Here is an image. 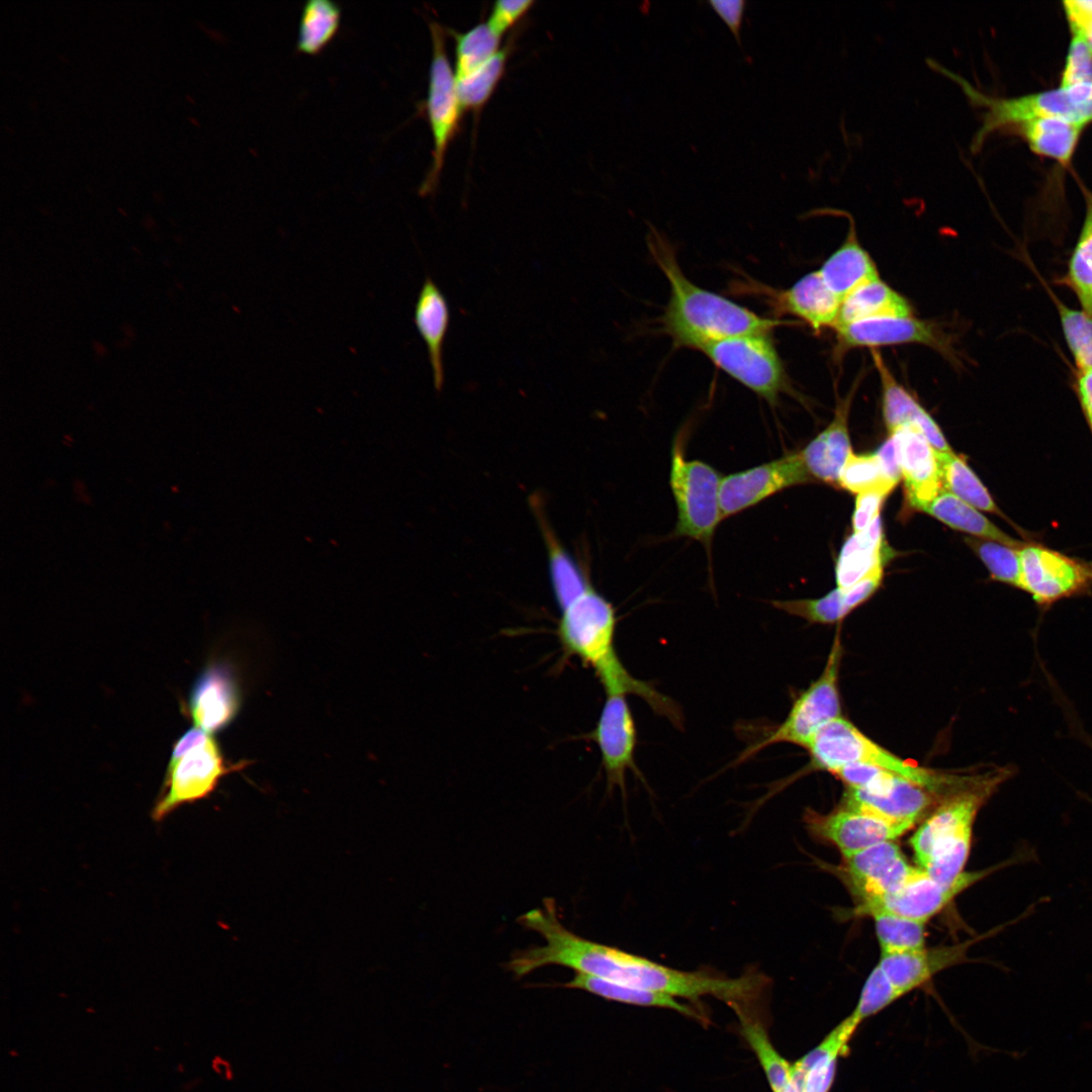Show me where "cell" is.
Masks as SVG:
<instances>
[{
    "mask_svg": "<svg viewBox=\"0 0 1092 1092\" xmlns=\"http://www.w3.org/2000/svg\"><path fill=\"white\" fill-rule=\"evenodd\" d=\"M519 922L538 932L545 944L521 950L511 959L509 970L518 978L539 968L556 965L673 997L698 1001L712 996L728 1003L735 1011H745L744 1008L756 1001L767 985V979L756 972L725 978L704 971H680L585 939L561 924L552 899L544 900L542 908L522 915Z\"/></svg>",
    "mask_w": 1092,
    "mask_h": 1092,
    "instance_id": "6da1fadb",
    "label": "cell"
},
{
    "mask_svg": "<svg viewBox=\"0 0 1092 1092\" xmlns=\"http://www.w3.org/2000/svg\"><path fill=\"white\" fill-rule=\"evenodd\" d=\"M648 246L670 287L662 322L665 332L676 345L701 350L708 344L730 337L770 334L776 327L784 324L760 316L693 283L686 277L669 245L657 231L652 230Z\"/></svg>",
    "mask_w": 1092,
    "mask_h": 1092,
    "instance_id": "7a4b0ae2",
    "label": "cell"
},
{
    "mask_svg": "<svg viewBox=\"0 0 1092 1092\" xmlns=\"http://www.w3.org/2000/svg\"><path fill=\"white\" fill-rule=\"evenodd\" d=\"M617 617L614 606L592 585L561 611L556 634L564 657L590 666L606 695L640 697L656 713H664L670 698L649 682L634 677L615 648Z\"/></svg>",
    "mask_w": 1092,
    "mask_h": 1092,
    "instance_id": "3957f363",
    "label": "cell"
},
{
    "mask_svg": "<svg viewBox=\"0 0 1092 1092\" xmlns=\"http://www.w3.org/2000/svg\"><path fill=\"white\" fill-rule=\"evenodd\" d=\"M1013 772L1012 767L989 768L943 798L910 838L918 868L939 884H953L964 873L977 814Z\"/></svg>",
    "mask_w": 1092,
    "mask_h": 1092,
    "instance_id": "277c9868",
    "label": "cell"
},
{
    "mask_svg": "<svg viewBox=\"0 0 1092 1092\" xmlns=\"http://www.w3.org/2000/svg\"><path fill=\"white\" fill-rule=\"evenodd\" d=\"M816 769L834 771L848 763H867L894 772L943 799L963 789L973 776L942 775L904 760L877 744L840 717L824 726L806 748Z\"/></svg>",
    "mask_w": 1092,
    "mask_h": 1092,
    "instance_id": "5b68a950",
    "label": "cell"
},
{
    "mask_svg": "<svg viewBox=\"0 0 1092 1092\" xmlns=\"http://www.w3.org/2000/svg\"><path fill=\"white\" fill-rule=\"evenodd\" d=\"M721 479L720 473L710 464L688 460L680 439L674 441L669 485L677 516L672 537L696 540L710 550L716 528L722 521Z\"/></svg>",
    "mask_w": 1092,
    "mask_h": 1092,
    "instance_id": "8992f818",
    "label": "cell"
},
{
    "mask_svg": "<svg viewBox=\"0 0 1092 1092\" xmlns=\"http://www.w3.org/2000/svg\"><path fill=\"white\" fill-rule=\"evenodd\" d=\"M841 654L838 632L821 675L795 699L785 720L762 740L742 751L735 763L743 762L763 748L778 743L807 748L824 726L842 717L838 691Z\"/></svg>",
    "mask_w": 1092,
    "mask_h": 1092,
    "instance_id": "52a82bcc",
    "label": "cell"
},
{
    "mask_svg": "<svg viewBox=\"0 0 1092 1092\" xmlns=\"http://www.w3.org/2000/svg\"><path fill=\"white\" fill-rule=\"evenodd\" d=\"M432 60L429 70L427 116L433 138L432 163L420 187L422 195L436 188L448 147L459 127L461 103L445 40V29L431 21Z\"/></svg>",
    "mask_w": 1092,
    "mask_h": 1092,
    "instance_id": "ba28073f",
    "label": "cell"
},
{
    "mask_svg": "<svg viewBox=\"0 0 1092 1092\" xmlns=\"http://www.w3.org/2000/svg\"><path fill=\"white\" fill-rule=\"evenodd\" d=\"M701 351L770 404L788 388L785 368L769 334L730 337L708 344Z\"/></svg>",
    "mask_w": 1092,
    "mask_h": 1092,
    "instance_id": "9c48e42d",
    "label": "cell"
},
{
    "mask_svg": "<svg viewBox=\"0 0 1092 1092\" xmlns=\"http://www.w3.org/2000/svg\"><path fill=\"white\" fill-rule=\"evenodd\" d=\"M1019 588L1042 608L1086 595L1092 589V561L1025 542L1020 548Z\"/></svg>",
    "mask_w": 1092,
    "mask_h": 1092,
    "instance_id": "30bf717a",
    "label": "cell"
},
{
    "mask_svg": "<svg viewBox=\"0 0 1092 1092\" xmlns=\"http://www.w3.org/2000/svg\"><path fill=\"white\" fill-rule=\"evenodd\" d=\"M836 343L834 357L841 359L855 348L876 349L883 346L920 344L932 348L947 361L957 363L951 339L940 325L915 316L883 317L856 322L834 328Z\"/></svg>",
    "mask_w": 1092,
    "mask_h": 1092,
    "instance_id": "8fae6325",
    "label": "cell"
},
{
    "mask_svg": "<svg viewBox=\"0 0 1092 1092\" xmlns=\"http://www.w3.org/2000/svg\"><path fill=\"white\" fill-rule=\"evenodd\" d=\"M218 746L208 733L176 760H169L152 818L162 821L179 807L208 796L224 774Z\"/></svg>",
    "mask_w": 1092,
    "mask_h": 1092,
    "instance_id": "7c38bea8",
    "label": "cell"
},
{
    "mask_svg": "<svg viewBox=\"0 0 1092 1092\" xmlns=\"http://www.w3.org/2000/svg\"><path fill=\"white\" fill-rule=\"evenodd\" d=\"M813 481L799 453L723 476L720 484L722 520L792 486Z\"/></svg>",
    "mask_w": 1092,
    "mask_h": 1092,
    "instance_id": "4fadbf2b",
    "label": "cell"
},
{
    "mask_svg": "<svg viewBox=\"0 0 1092 1092\" xmlns=\"http://www.w3.org/2000/svg\"><path fill=\"white\" fill-rule=\"evenodd\" d=\"M988 875V871L964 872L951 885L934 881L916 868L905 884L887 896L858 903L856 913L868 915L884 911L926 923L956 896Z\"/></svg>",
    "mask_w": 1092,
    "mask_h": 1092,
    "instance_id": "5bb4252c",
    "label": "cell"
},
{
    "mask_svg": "<svg viewBox=\"0 0 1092 1092\" xmlns=\"http://www.w3.org/2000/svg\"><path fill=\"white\" fill-rule=\"evenodd\" d=\"M587 737L599 747L609 790L618 787L624 792L627 770L639 774L634 758L637 731L626 696H607L597 725Z\"/></svg>",
    "mask_w": 1092,
    "mask_h": 1092,
    "instance_id": "9a60e30c",
    "label": "cell"
},
{
    "mask_svg": "<svg viewBox=\"0 0 1092 1092\" xmlns=\"http://www.w3.org/2000/svg\"><path fill=\"white\" fill-rule=\"evenodd\" d=\"M805 817L809 831L834 844L843 857L879 843L894 841L911 828L844 807L826 815L808 810Z\"/></svg>",
    "mask_w": 1092,
    "mask_h": 1092,
    "instance_id": "2e32d148",
    "label": "cell"
},
{
    "mask_svg": "<svg viewBox=\"0 0 1092 1092\" xmlns=\"http://www.w3.org/2000/svg\"><path fill=\"white\" fill-rule=\"evenodd\" d=\"M937 798L923 787L893 774L874 790L847 788L841 807L912 827Z\"/></svg>",
    "mask_w": 1092,
    "mask_h": 1092,
    "instance_id": "e0dca14e",
    "label": "cell"
},
{
    "mask_svg": "<svg viewBox=\"0 0 1092 1092\" xmlns=\"http://www.w3.org/2000/svg\"><path fill=\"white\" fill-rule=\"evenodd\" d=\"M846 881L859 902L899 890L915 871L893 841L844 857Z\"/></svg>",
    "mask_w": 1092,
    "mask_h": 1092,
    "instance_id": "ac0fdd59",
    "label": "cell"
},
{
    "mask_svg": "<svg viewBox=\"0 0 1092 1092\" xmlns=\"http://www.w3.org/2000/svg\"><path fill=\"white\" fill-rule=\"evenodd\" d=\"M890 435L897 444L907 500L913 509L924 512L944 489L937 451L914 426L901 427Z\"/></svg>",
    "mask_w": 1092,
    "mask_h": 1092,
    "instance_id": "d6986e66",
    "label": "cell"
},
{
    "mask_svg": "<svg viewBox=\"0 0 1092 1092\" xmlns=\"http://www.w3.org/2000/svg\"><path fill=\"white\" fill-rule=\"evenodd\" d=\"M882 392V416L889 434L911 425L925 436L937 452H951L939 426L889 369L878 349L871 350Z\"/></svg>",
    "mask_w": 1092,
    "mask_h": 1092,
    "instance_id": "ffe728a7",
    "label": "cell"
},
{
    "mask_svg": "<svg viewBox=\"0 0 1092 1092\" xmlns=\"http://www.w3.org/2000/svg\"><path fill=\"white\" fill-rule=\"evenodd\" d=\"M856 384L839 399L830 424L800 452L812 478L838 484L841 470L851 452L848 417Z\"/></svg>",
    "mask_w": 1092,
    "mask_h": 1092,
    "instance_id": "44dd1931",
    "label": "cell"
},
{
    "mask_svg": "<svg viewBox=\"0 0 1092 1092\" xmlns=\"http://www.w3.org/2000/svg\"><path fill=\"white\" fill-rule=\"evenodd\" d=\"M238 693L235 680L221 665L208 666L194 682L188 702L195 727L206 733L223 728L235 716Z\"/></svg>",
    "mask_w": 1092,
    "mask_h": 1092,
    "instance_id": "7402d4cb",
    "label": "cell"
},
{
    "mask_svg": "<svg viewBox=\"0 0 1092 1092\" xmlns=\"http://www.w3.org/2000/svg\"><path fill=\"white\" fill-rule=\"evenodd\" d=\"M861 1022L850 1013L818 1045L792 1063L793 1078L800 1092H829L837 1061Z\"/></svg>",
    "mask_w": 1092,
    "mask_h": 1092,
    "instance_id": "603a6c76",
    "label": "cell"
},
{
    "mask_svg": "<svg viewBox=\"0 0 1092 1092\" xmlns=\"http://www.w3.org/2000/svg\"><path fill=\"white\" fill-rule=\"evenodd\" d=\"M776 306L781 313L799 317L813 331L834 328L841 300L830 290L819 271L800 278L790 288L778 293Z\"/></svg>",
    "mask_w": 1092,
    "mask_h": 1092,
    "instance_id": "cb8c5ba5",
    "label": "cell"
},
{
    "mask_svg": "<svg viewBox=\"0 0 1092 1092\" xmlns=\"http://www.w3.org/2000/svg\"><path fill=\"white\" fill-rule=\"evenodd\" d=\"M414 323L427 348L434 386L441 391L445 382L443 350L450 310L444 293L430 276L425 278L418 293Z\"/></svg>",
    "mask_w": 1092,
    "mask_h": 1092,
    "instance_id": "d4e9b609",
    "label": "cell"
},
{
    "mask_svg": "<svg viewBox=\"0 0 1092 1092\" xmlns=\"http://www.w3.org/2000/svg\"><path fill=\"white\" fill-rule=\"evenodd\" d=\"M962 946H944L881 954L877 965L901 997L922 986L936 973L956 964Z\"/></svg>",
    "mask_w": 1092,
    "mask_h": 1092,
    "instance_id": "484cf974",
    "label": "cell"
},
{
    "mask_svg": "<svg viewBox=\"0 0 1092 1092\" xmlns=\"http://www.w3.org/2000/svg\"><path fill=\"white\" fill-rule=\"evenodd\" d=\"M849 228L843 243L818 270L826 285L841 300L858 287L880 278L877 265L858 242L855 223L848 215Z\"/></svg>",
    "mask_w": 1092,
    "mask_h": 1092,
    "instance_id": "4316f807",
    "label": "cell"
},
{
    "mask_svg": "<svg viewBox=\"0 0 1092 1092\" xmlns=\"http://www.w3.org/2000/svg\"><path fill=\"white\" fill-rule=\"evenodd\" d=\"M913 313L910 301L878 278L842 300L835 327L873 318L914 316Z\"/></svg>",
    "mask_w": 1092,
    "mask_h": 1092,
    "instance_id": "83f0119b",
    "label": "cell"
},
{
    "mask_svg": "<svg viewBox=\"0 0 1092 1092\" xmlns=\"http://www.w3.org/2000/svg\"><path fill=\"white\" fill-rule=\"evenodd\" d=\"M881 517L863 531L853 533L842 545L835 568L837 587L848 588L889 558Z\"/></svg>",
    "mask_w": 1092,
    "mask_h": 1092,
    "instance_id": "f1b7e54d",
    "label": "cell"
},
{
    "mask_svg": "<svg viewBox=\"0 0 1092 1092\" xmlns=\"http://www.w3.org/2000/svg\"><path fill=\"white\" fill-rule=\"evenodd\" d=\"M533 510L539 521L545 542L551 587L555 601L562 611L593 584L581 567L561 545L556 535L548 526L542 511L532 502Z\"/></svg>",
    "mask_w": 1092,
    "mask_h": 1092,
    "instance_id": "f546056e",
    "label": "cell"
},
{
    "mask_svg": "<svg viewBox=\"0 0 1092 1092\" xmlns=\"http://www.w3.org/2000/svg\"><path fill=\"white\" fill-rule=\"evenodd\" d=\"M1084 124L1061 117H1037L1020 122L1010 129L1025 140L1035 154L1068 164L1076 149Z\"/></svg>",
    "mask_w": 1092,
    "mask_h": 1092,
    "instance_id": "4dcf8cb0",
    "label": "cell"
},
{
    "mask_svg": "<svg viewBox=\"0 0 1092 1092\" xmlns=\"http://www.w3.org/2000/svg\"><path fill=\"white\" fill-rule=\"evenodd\" d=\"M946 526L986 540L1020 548L1025 542L1010 537L978 509L943 489L924 510Z\"/></svg>",
    "mask_w": 1092,
    "mask_h": 1092,
    "instance_id": "1f68e13d",
    "label": "cell"
},
{
    "mask_svg": "<svg viewBox=\"0 0 1092 1092\" xmlns=\"http://www.w3.org/2000/svg\"><path fill=\"white\" fill-rule=\"evenodd\" d=\"M1085 214L1076 243L1069 255L1065 272L1056 284L1068 288L1081 309L1092 316V193L1085 190Z\"/></svg>",
    "mask_w": 1092,
    "mask_h": 1092,
    "instance_id": "d6a6232c",
    "label": "cell"
},
{
    "mask_svg": "<svg viewBox=\"0 0 1092 1092\" xmlns=\"http://www.w3.org/2000/svg\"><path fill=\"white\" fill-rule=\"evenodd\" d=\"M567 988L580 989L602 998L645 1007H658L672 1009L680 1014L697 1017V1013L691 1007L680 1004L675 997L657 992L636 988L593 975L575 973L574 977L564 984Z\"/></svg>",
    "mask_w": 1092,
    "mask_h": 1092,
    "instance_id": "836d02e7",
    "label": "cell"
},
{
    "mask_svg": "<svg viewBox=\"0 0 1092 1092\" xmlns=\"http://www.w3.org/2000/svg\"><path fill=\"white\" fill-rule=\"evenodd\" d=\"M937 458L945 490L978 510L1005 517L964 457L951 451L937 452Z\"/></svg>",
    "mask_w": 1092,
    "mask_h": 1092,
    "instance_id": "e575fe53",
    "label": "cell"
},
{
    "mask_svg": "<svg viewBox=\"0 0 1092 1092\" xmlns=\"http://www.w3.org/2000/svg\"><path fill=\"white\" fill-rule=\"evenodd\" d=\"M741 1032L755 1054L767 1079L771 1092H787L796 1083L792 1063L788 1062L771 1043L762 1023L751 1018L745 1011L736 1012Z\"/></svg>",
    "mask_w": 1092,
    "mask_h": 1092,
    "instance_id": "d590c367",
    "label": "cell"
},
{
    "mask_svg": "<svg viewBox=\"0 0 1092 1092\" xmlns=\"http://www.w3.org/2000/svg\"><path fill=\"white\" fill-rule=\"evenodd\" d=\"M341 21V7L333 0L304 2L298 24L296 49L302 53H320L336 35Z\"/></svg>",
    "mask_w": 1092,
    "mask_h": 1092,
    "instance_id": "8d00e7d4",
    "label": "cell"
},
{
    "mask_svg": "<svg viewBox=\"0 0 1092 1092\" xmlns=\"http://www.w3.org/2000/svg\"><path fill=\"white\" fill-rule=\"evenodd\" d=\"M1057 310L1062 334L1076 371L1092 369V316L1067 305L1040 279Z\"/></svg>",
    "mask_w": 1092,
    "mask_h": 1092,
    "instance_id": "74e56055",
    "label": "cell"
},
{
    "mask_svg": "<svg viewBox=\"0 0 1092 1092\" xmlns=\"http://www.w3.org/2000/svg\"><path fill=\"white\" fill-rule=\"evenodd\" d=\"M868 916H871L874 920L881 954L924 948V922L884 911L871 912Z\"/></svg>",
    "mask_w": 1092,
    "mask_h": 1092,
    "instance_id": "f35d334b",
    "label": "cell"
},
{
    "mask_svg": "<svg viewBox=\"0 0 1092 1092\" xmlns=\"http://www.w3.org/2000/svg\"><path fill=\"white\" fill-rule=\"evenodd\" d=\"M509 51L510 47L506 46L476 70L456 78L463 110H478L487 102L505 73Z\"/></svg>",
    "mask_w": 1092,
    "mask_h": 1092,
    "instance_id": "ab89813d",
    "label": "cell"
},
{
    "mask_svg": "<svg viewBox=\"0 0 1092 1092\" xmlns=\"http://www.w3.org/2000/svg\"><path fill=\"white\" fill-rule=\"evenodd\" d=\"M455 39V77L476 70L499 50L500 36L487 23H479L465 32L451 31Z\"/></svg>",
    "mask_w": 1092,
    "mask_h": 1092,
    "instance_id": "60d3db41",
    "label": "cell"
},
{
    "mask_svg": "<svg viewBox=\"0 0 1092 1092\" xmlns=\"http://www.w3.org/2000/svg\"><path fill=\"white\" fill-rule=\"evenodd\" d=\"M838 485L856 494L878 491L889 495L897 484L887 476L876 453H851L841 470Z\"/></svg>",
    "mask_w": 1092,
    "mask_h": 1092,
    "instance_id": "b9f144b4",
    "label": "cell"
},
{
    "mask_svg": "<svg viewBox=\"0 0 1092 1092\" xmlns=\"http://www.w3.org/2000/svg\"><path fill=\"white\" fill-rule=\"evenodd\" d=\"M965 542L981 559L993 580L1019 588L1020 548L996 541L966 537Z\"/></svg>",
    "mask_w": 1092,
    "mask_h": 1092,
    "instance_id": "7bdbcfd3",
    "label": "cell"
},
{
    "mask_svg": "<svg viewBox=\"0 0 1092 1092\" xmlns=\"http://www.w3.org/2000/svg\"><path fill=\"white\" fill-rule=\"evenodd\" d=\"M770 604L778 610L813 624L838 623L849 614L845 607L844 589L841 587L818 599L774 600Z\"/></svg>",
    "mask_w": 1092,
    "mask_h": 1092,
    "instance_id": "ee69618b",
    "label": "cell"
},
{
    "mask_svg": "<svg viewBox=\"0 0 1092 1092\" xmlns=\"http://www.w3.org/2000/svg\"><path fill=\"white\" fill-rule=\"evenodd\" d=\"M899 998H901L900 994L876 966L864 982L857 1004L851 1013L862 1022Z\"/></svg>",
    "mask_w": 1092,
    "mask_h": 1092,
    "instance_id": "f6af8a7d",
    "label": "cell"
},
{
    "mask_svg": "<svg viewBox=\"0 0 1092 1092\" xmlns=\"http://www.w3.org/2000/svg\"><path fill=\"white\" fill-rule=\"evenodd\" d=\"M1092 82V52L1086 42L1072 35L1060 87Z\"/></svg>",
    "mask_w": 1092,
    "mask_h": 1092,
    "instance_id": "bcb514c9",
    "label": "cell"
},
{
    "mask_svg": "<svg viewBox=\"0 0 1092 1092\" xmlns=\"http://www.w3.org/2000/svg\"><path fill=\"white\" fill-rule=\"evenodd\" d=\"M534 3L532 0L496 1L486 23L494 33L502 36L528 13Z\"/></svg>",
    "mask_w": 1092,
    "mask_h": 1092,
    "instance_id": "7dc6e473",
    "label": "cell"
},
{
    "mask_svg": "<svg viewBox=\"0 0 1092 1092\" xmlns=\"http://www.w3.org/2000/svg\"><path fill=\"white\" fill-rule=\"evenodd\" d=\"M1063 7L1072 35L1083 39L1092 52V0H1067Z\"/></svg>",
    "mask_w": 1092,
    "mask_h": 1092,
    "instance_id": "c3c4849f",
    "label": "cell"
},
{
    "mask_svg": "<svg viewBox=\"0 0 1092 1092\" xmlns=\"http://www.w3.org/2000/svg\"><path fill=\"white\" fill-rule=\"evenodd\" d=\"M888 495L870 491L857 494L855 508L852 515V528L854 533L866 530L874 520L880 516V511Z\"/></svg>",
    "mask_w": 1092,
    "mask_h": 1092,
    "instance_id": "681fc988",
    "label": "cell"
},
{
    "mask_svg": "<svg viewBox=\"0 0 1092 1092\" xmlns=\"http://www.w3.org/2000/svg\"><path fill=\"white\" fill-rule=\"evenodd\" d=\"M883 568L884 564L878 565L856 583L848 588H843L845 607L848 613L868 601L880 587L883 579Z\"/></svg>",
    "mask_w": 1092,
    "mask_h": 1092,
    "instance_id": "f907efd6",
    "label": "cell"
},
{
    "mask_svg": "<svg viewBox=\"0 0 1092 1092\" xmlns=\"http://www.w3.org/2000/svg\"><path fill=\"white\" fill-rule=\"evenodd\" d=\"M709 4L740 44V27L746 2L743 0H710Z\"/></svg>",
    "mask_w": 1092,
    "mask_h": 1092,
    "instance_id": "816d5d0a",
    "label": "cell"
},
{
    "mask_svg": "<svg viewBox=\"0 0 1092 1092\" xmlns=\"http://www.w3.org/2000/svg\"><path fill=\"white\" fill-rule=\"evenodd\" d=\"M1072 387L1092 432V369L1073 372Z\"/></svg>",
    "mask_w": 1092,
    "mask_h": 1092,
    "instance_id": "f5cc1de1",
    "label": "cell"
},
{
    "mask_svg": "<svg viewBox=\"0 0 1092 1092\" xmlns=\"http://www.w3.org/2000/svg\"><path fill=\"white\" fill-rule=\"evenodd\" d=\"M875 453L879 457L887 476L898 484L902 476L898 448L893 435H890Z\"/></svg>",
    "mask_w": 1092,
    "mask_h": 1092,
    "instance_id": "db71d44e",
    "label": "cell"
}]
</instances>
